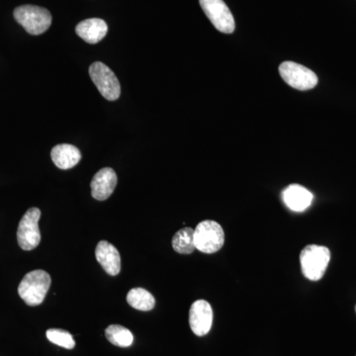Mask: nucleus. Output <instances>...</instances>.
I'll return each mask as SVG.
<instances>
[{"mask_svg": "<svg viewBox=\"0 0 356 356\" xmlns=\"http://www.w3.org/2000/svg\"><path fill=\"white\" fill-rule=\"evenodd\" d=\"M280 72L283 81L288 86L298 90H309L318 84V76L315 72L294 62L282 63L280 67Z\"/></svg>", "mask_w": 356, "mask_h": 356, "instance_id": "nucleus-7", "label": "nucleus"}, {"mask_svg": "<svg viewBox=\"0 0 356 356\" xmlns=\"http://www.w3.org/2000/svg\"><path fill=\"white\" fill-rule=\"evenodd\" d=\"M283 200L289 209L303 212L311 205L313 194L301 185L292 184L283 191Z\"/></svg>", "mask_w": 356, "mask_h": 356, "instance_id": "nucleus-13", "label": "nucleus"}, {"mask_svg": "<svg viewBox=\"0 0 356 356\" xmlns=\"http://www.w3.org/2000/svg\"><path fill=\"white\" fill-rule=\"evenodd\" d=\"M331 261V252L323 245H309L300 254L302 273L309 280H322Z\"/></svg>", "mask_w": 356, "mask_h": 356, "instance_id": "nucleus-2", "label": "nucleus"}, {"mask_svg": "<svg viewBox=\"0 0 356 356\" xmlns=\"http://www.w3.org/2000/svg\"><path fill=\"white\" fill-rule=\"evenodd\" d=\"M105 336L110 343L119 348H129L134 341V336L130 330L120 325H109L105 331Z\"/></svg>", "mask_w": 356, "mask_h": 356, "instance_id": "nucleus-17", "label": "nucleus"}, {"mask_svg": "<svg viewBox=\"0 0 356 356\" xmlns=\"http://www.w3.org/2000/svg\"><path fill=\"white\" fill-rule=\"evenodd\" d=\"M76 34L81 39L84 40L88 44H97L102 41L107 32H108V26L106 22L98 18H91L81 21L77 24L76 28Z\"/></svg>", "mask_w": 356, "mask_h": 356, "instance_id": "nucleus-12", "label": "nucleus"}, {"mask_svg": "<svg viewBox=\"0 0 356 356\" xmlns=\"http://www.w3.org/2000/svg\"><path fill=\"white\" fill-rule=\"evenodd\" d=\"M14 18L31 35H41L50 28V11L43 7L22 6L14 10Z\"/></svg>", "mask_w": 356, "mask_h": 356, "instance_id": "nucleus-3", "label": "nucleus"}, {"mask_svg": "<svg viewBox=\"0 0 356 356\" xmlns=\"http://www.w3.org/2000/svg\"><path fill=\"white\" fill-rule=\"evenodd\" d=\"M40 218H41V211L34 207L30 208L21 219L18 226L17 241L18 245L22 250H34L41 242V234L39 229Z\"/></svg>", "mask_w": 356, "mask_h": 356, "instance_id": "nucleus-6", "label": "nucleus"}, {"mask_svg": "<svg viewBox=\"0 0 356 356\" xmlns=\"http://www.w3.org/2000/svg\"><path fill=\"white\" fill-rule=\"evenodd\" d=\"M204 13L218 31L231 34L235 30V19L222 0H199Z\"/></svg>", "mask_w": 356, "mask_h": 356, "instance_id": "nucleus-8", "label": "nucleus"}, {"mask_svg": "<svg viewBox=\"0 0 356 356\" xmlns=\"http://www.w3.org/2000/svg\"><path fill=\"white\" fill-rule=\"evenodd\" d=\"M90 185L93 198L99 201L106 200L112 195L116 187V172L110 168H102L92 178Z\"/></svg>", "mask_w": 356, "mask_h": 356, "instance_id": "nucleus-10", "label": "nucleus"}, {"mask_svg": "<svg viewBox=\"0 0 356 356\" xmlns=\"http://www.w3.org/2000/svg\"><path fill=\"white\" fill-rule=\"evenodd\" d=\"M46 336L51 343L57 344L60 348L72 350L76 346V341H74V337H72L69 332L64 331V330H48L46 332Z\"/></svg>", "mask_w": 356, "mask_h": 356, "instance_id": "nucleus-18", "label": "nucleus"}, {"mask_svg": "<svg viewBox=\"0 0 356 356\" xmlns=\"http://www.w3.org/2000/svg\"><path fill=\"white\" fill-rule=\"evenodd\" d=\"M172 248L178 254H192L196 248L195 243H194V229L184 228L179 229L173 236Z\"/></svg>", "mask_w": 356, "mask_h": 356, "instance_id": "nucleus-16", "label": "nucleus"}, {"mask_svg": "<svg viewBox=\"0 0 356 356\" xmlns=\"http://www.w3.org/2000/svg\"><path fill=\"white\" fill-rule=\"evenodd\" d=\"M213 324L212 307L206 300L194 302L189 310V325L192 332L198 337L206 336Z\"/></svg>", "mask_w": 356, "mask_h": 356, "instance_id": "nucleus-9", "label": "nucleus"}, {"mask_svg": "<svg viewBox=\"0 0 356 356\" xmlns=\"http://www.w3.org/2000/svg\"><path fill=\"white\" fill-rule=\"evenodd\" d=\"M89 76L105 99L115 102L120 97V83L106 65L100 62L93 63L89 67Z\"/></svg>", "mask_w": 356, "mask_h": 356, "instance_id": "nucleus-5", "label": "nucleus"}, {"mask_svg": "<svg viewBox=\"0 0 356 356\" xmlns=\"http://www.w3.org/2000/svg\"><path fill=\"white\" fill-rule=\"evenodd\" d=\"M51 282L50 274L37 269L26 274L18 287V294L28 306H38L43 303Z\"/></svg>", "mask_w": 356, "mask_h": 356, "instance_id": "nucleus-1", "label": "nucleus"}, {"mask_svg": "<svg viewBox=\"0 0 356 356\" xmlns=\"http://www.w3.org/2000/svg\"><path fill=\"white\" fill-rule=\"evenodd\" d=\"M127 302L136 310L144 312L153 310L156 305L153 295L144 288H134L130 290L127 295Z\"/></svg>", "mask_w": 356, "mask_h": 356, "instance_id": "nucleus-15", "label": "nucleus"}, {"mask_svg": "<svg viewBox=\"0 0 356 356\" xmlns=\"http://www.w3.org/2000/svg\"><path fill=\"white\" fill-rule=\"evenodd\" d=\"M195 248L204 254H214L221 250L225 243V233L221 225L212 220L199 222L194 229Z\"/></svg>", "mask_w": 356, "mask_h": 356, "instance_id": "nucleus-4", "label": "nucleus"}, {"mask_svg": "<svg viewBox=\"0 0 356 356\" xmlns=\"http://www.w3.org/2000/svg\"><path fill=\"white\" fill-rule=\"evenodd\" d=\"M95 257L100 266L109 275L116 276L120 273V254L113 245L106 241H102L96 247Z\"/></svg>", "mask_w": 356, "mask_h": 356, "instance_id": "nucleus-11", "label": "nucleus"}, {"mask_svg": "<svg viewBox=\"0 0 356 356\" xmlns=\"http://www.w3.org/2000/svg\"><path fill=\"white\" fill-rule=\"evenodd\" d=\"M51 161L60 170H70L81 161V154L76 147L70 144L58 145L51 149Z\"/></svg>", "mask_w": 356, "mask_h": 356, "instance_id": "nucleus-14", "label": "nucleus"}]
</instances>
